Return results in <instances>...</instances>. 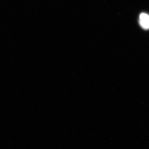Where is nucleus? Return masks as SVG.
<instances>
[{
  "mask_svg": "<svg viewBox=\"0 0 149 149\" xmlns=\"http://www.w3.org/2000/svg\"><path fill=\"white\" fill-rule=\"evenodd\" d=\"M139 23L143 29L146 30L149 29V15L146 13H141L140 15Z\"/></svg>",
  "mask_w": 149,
  "mask_h": 149,
  "instance_id": "obj_1",
  "label": "nucleus"
}]
</instances>
